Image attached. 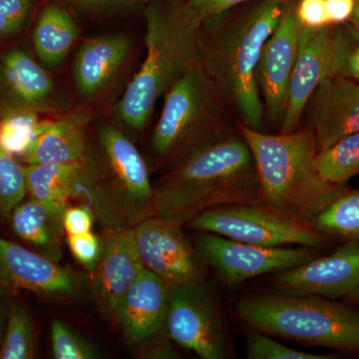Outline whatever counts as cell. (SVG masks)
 I'll use <instances>...</instances> for the list:
<instances>
[{
	"label": "cell",
	"mask_w": 359,
	"mask_h": 359,
	"mask_svg": "<svg viewBox=\"0 0 359 359\" xmlns=\"http://www.w3.org/2000/svg\"><path fill=\"white\" fill-rule=\"evenodd\" d=\"M188 224L197 231L263 247L299 245L323 250L330 245L306 222L263 204L219 205L203 212Z\"/></svg>",
	"instance_id": "obj_9"
},
{
	"label": "cell",
	"mask_w": 359,
	"mask_h": 359,
	"mask_svg": "<svg viewBox=\"0 0 359 359\" xmlns=\"http://www.w3.org/2000/svg\"><path fill=\"white\" fill-rule=\"evenodd\" d=\"M131 50L132 41L126 35H101L84 40L73 68L78 93L90 99L106 91L121 72Z\"/></svg>",
	"instance_id": "obj_20"
},
{
	"label": "cell",
	"mask_w": 359,
	"mask_h": 359,
	"mask_svg": "<svg viewBox=\"0 0 359 359\" xmlns=\"http://www.w3.org/2000/svg\"><path fill=\"white\" fill-rule=\"evenodd\" d=\"M195 247L207 266L230 287L294 269L323 254V250L302 245L292 249L247 244L207 231L196 237Z\"/></svg>",
	"instance_id": "obj_10"
},
{
	"label": "cell",
	"mask_w": 359,
	"mask_h": 359,
	"mask_svg": "<svg viewBox=\"0 0 359 359\" xmlns=\"http://www.w3.org/2000/svg\"><path fill=\"white\" fill-rule=\"evenodd\" d=\"M259 0H187L189 4L197 11L203 20L218 16L235 7ZM282 4H292L297 0H271Z\"/></svg>",
	"instance_id": "obj_37"
},
{
	"label": "cell",
	"mask_w": 359,
	"mask_h": 359,
	"mask_svg": "<svg viewBox=\"0 0 359 359\" xmlns=\"http://www.w3.org/2000/svg\"><path fill=\"white\" fill-rule=\"evenodd\" d=\"M285 4L249 2L204 20L201 62L240 124L264 131L266 116L257 83L264 45L275 32Z\"/></svg>",
	"instance_id": "obj_1"
},
{
	"label": "cell",
	"mask_w": 359,
	"mask_h": 359,
	"mask_svg": "<svg viewBox=\"0 0 359 359\" xmlns=\"http://www.w3.org/2000/svg\"><path fill=\"white\" fill-rule=\"evenodd\" d=\"M167 285L145 269L123 297L112 320L129 344H145L166 332Z\"/></svg>",
	"instance_id": "obj_18"
},
{
	"label": "cell",
	"mask_w": 359,
	"mask_h": 359,
	"mask_svg": "<svg viewBox=\"0 0 359 359\" xmlns=\"http://www.w3.org/2000/svg\"><path fill=\"white\" fill-rule=\"evenodd\" d=\"M297 2L283 6L275 32L264 45L257 68V83L266 120L278 130L287 108L290 78L304 28L295 11Z\"/></svg>",
	"instance_id": "obj_12"
},
{
	"label": "cell",
	"mask_w": 359,
	"mask_h": 359,
	"mask_svg": "<svg viewBox=\"0 0 359 359\" xmlns=\"http://www.w3.org/2000/svg\"><path fill=\"white\" fill-rule=\"evenodd\" d=\"M308 224L328 244L359 240V188L340 187Z\"/></svg>",
	"instance_id": "obj_24"
},
{
	"label": "cell",
	"mask_w": 359,
	"mask_h": 359,
	"mask_svg": "<svg viewBox=\"0 0 359 359\" xmlns=\"http://www.w3.org/2000/svg\"><path fill=\"white\" fill-rule=\"evenodd\" d=\"M153 186L154 216L182 226L212 208L261 204L256 162L240 130L189 155Z\"/></svg>",
	"instance_id": "obj_2"
},
{
	"label": "cell",
	"mask_w": 359,
	"mask_h": 359,
	"mask_svg": "<svg viewBox=\"0 0 359 359\" xmlns=\"http://www.w3.org/2000/svg\"><path fill=\"white\" fill-rule=\"evenodd\" d=\"M67 244L73 257L88 271L89 275L93 273L100 254V238L88 231L80 235L67 236Z\"/></svg>",
	"instance_id": "obj_34"
},
{
	"label": "cell",
	"mask_w": 359,
	"mask_h": 359,
	"mask_svg": "<svg viewBox=\"0 0 359 359\" xmlns=\"http://www.w3.org/2000/svg\"><path fill=\"white\" fill-rule=\"evenodd\" d=\"M316 138L325 150L347 135L359 131V82L339 76L323 79L304 110Z\"/></svg>",
	"instance_id": "obj_17"
},
{
	"label": "cell",
	"mask_w": 359,
	"mask_h": 359,
	"mask_svg": "<svg viewBox=\"0 0 359 359\" xmlns=\"http://www.w3.org/2000/svg\"><path fill=\"white\" fill-rule=\"evenodd\" d=\"M133 228H105L100 238V254L88 285L97 308L113 318L127 290L145 269Z\"/></svg>",
	"instance_id": "obj_14"
},
{
	"label": "cell",
	"mask_w": 359,
	"mask_h": 359,
	"mask_svg": "<svg viewBox=\"0 0 359 359\" xmlns=\"http://www.w3.org/2000/svg\"><path fill=\"white\" fill-rule=\"evenodd\" d=\"M146 55L117 105L129 128H145L156 103L202 56L204 20L185 0H150L145 6Z\"/></svg>",
	"instance_id": "obj_3"
},
{
	"label": "cell",
	"mask_w": 359,
	"mask_h": 359,
	"mask_svg": "<svg viewBox=\"0 0 359 359\" xmlns=\"http://www.w3.org/2000/svg\"><path fill=\"white\" fill-rule=\"evenodd\" d=\"M56 89L50 75L26 52L14 49L0 57V106L13 110L56 108Z\"/></svg>",
	"instance_id": "obj_19"
},
{
	"label": "cell",
	"mask_w": 359,
	"mask_h": 359,
	"mask_svg": "<svg viewBox=\"0 0 359 359\" xmlns=\"http://www.w3.org/2000/svg\"><path fill=\"white\" fill-rule=\"evenodd\" d=\"M235 311L252 332L359 356V308L346 299L273 290L241 299Z\"/></svg>",
	"instance_id": "obj_6"
},
{
	"label": "cell",
	"mask_w": 359,
	"mask_h": 359,
	"mask_svg": "<svg viewBox=\"0 0 359 359\" xmlns=\"http://www.w3.org/2000/svg\"><path fill=\"white\" fill-rule=\"evenodd\" d=\"M39 112L33 110H13L2 113L0 118V148L15 156H22L33 141L51 121L42 120Z\"/></svg>",
	"instance_id": "obj_27"
},
{
	"label": "cell",
	"mask_w": 359,
	"mask_h": 359,
	"mask_svg": "<svg viewBox=\"0 0 359 359\" xmlns=\"http://www.w3.org/2000/svg\"><path fill=\"white\" fill-rule=\"evenodd\" d=\"M152 147L170 168L231 131V110L203 67L191 66L165 94Z\"/></svg>",
	"instance_id": "obj_7"
},
{
	"label": "cell",
	"mask_w": 359,
	"mask_h": 359,
	"mask_svg": "<svg viewBox=\"0 0 359 359\" xmlns=\"http://www.w3.org/2000/svg\"><path fill=\"white\" fill-rule=\"evenodd\" d=\"M335 25L304 28L287 91V108L278 133L301 127L304 110L323 79L330 77Z\"/></svg>",
	"instance_id": "obj_16"
},
{
	"label": "cell",
	"mask_w": 359,
	"mask_h": 359,
	"mask_svg": "<svg viewBox=\"0 0 359 359\" xmlns=\"http://www.w3.org/2000/svg\"><path fill=\"white\" fill-rule=\"evenodd\" d=\"M95 215L87 205L66 207L63 214V226L67 236L80 235L91 231Z\"/></svg>",
	"instance_id": "obj_36"
},
{
	"label": "cell",
	"mask_w": 359,
	"mask_h": 359,
	"mask_svg": "<svg viewBox=\"0 0 359 359\" xmlns=\"http://www.w3.org/2000/svg\"><path fill=\"white\" fill-rule=\"evenodd\" d=\"M351 23L354 28L359 30V0H355V4H354L353 13L351 14V20L347 21Z\"/></svg>",
	"instance_id": "obj_41"
},
{
	"label": "cell",
	"mask_w": 359,
	"mask_h": 359,
	"mask_svg": "<svg viewBox=\"0 0 359 359\" xmlns=\"http://www.w3.org/2000/svg\"><path fill=\"white\" fill-rule=\"evenodd\" d=\"M52 353L56 359H94L95 347L61 320L51 325Z\"/></svg>",
	"instance_id": "obj_31"
},
{
	"label": "cell",
	"mask_w": 359,
	"mask_h": 359,
	"mask_svg": "<svg viewBox=\"0 0 359 359\" xmlns=\"http://www.w3.org/2000/svg\"><path fill=\"white\" fill-rule=\"evenodd\" d=\"M83 161L72 164L25 165L26 189L32 199L68 207L75 197Z\"/></svg>",
	"instance_id": "obj_25"
},
{
	"label": "cell",
	"mask_w": 359,
	"mask_h": 359,
	"mask_svg": "<svg viewBox=\"0 0 359 359\" xmlns=\"http://www.w3.org/2000/svg\"><path fill=\"white\" fill-rule=\"evenodd\" d=\"M34 356L35 339L32 316L25 306L13 302L0 346V359H32Z\"/></svg>",
	"instance_id": "obj_28"
},
{
	"label": "cell",
	"mask_w": 359,
	"mask_h": 359,
	"mask_svg": "<svg viewBox=\"0 0 359 359\" xmlns=\"http://www.w3.org/2000/svg\"><path fill=\"white\" fill-rule=\"evenodd\" d=\"M13 302L9 297V290L0 285V346L6 332L7 318H8L9 309Z\"/></svg>",
	"instance_id": "obj_40"
},
{
	"label": "cell",
	"mask_w": 359,
	"mask_h": 359,
	"mask_svg": "<svg viewBox=\"0 0 359 359\" xmlns=\"http://www.w3.org/2000/svg\"><path fill=\"white\" fill-rule=\"evenodd\" d=\"M34 0H0V39L20 32L29 18Z\"/></svg>",
	"instance_id": "obj_33"
},
{
	"label": "cell",
	"mask_w": 359,
	"mask_h": 359,
	"mask_svg": "<svg viewBox=\"0 0 359 359\" xmlns=\"http://www.w3.org/2000/svg\"><path fill=\"white\" fill-rule=\"evenodd\" d=\"M269 283L283 294L344 299L359 287V240L341 243L330 254L276 273Z\"/></svg>",
	"instance_id": "obj_13"
},
{
	"label": "cell",
	"mask_w": 359,
	"mask_h": 359,
	"mask_svg": "<svg viewBox=\"0 0 359 359\" xmlns=\"http://www.w3.org/2000/svg\"><path fill=\"white\" fill-rule=\"evenodd\" d=\"M78 32L76 21L65 8L57 4L45 7L33 30V45L41 62L53 68L65 62Z\"/></svg>",
	"instance_id": "obj_23"
},
{
	"label": "cell",
	"mask_w": 359,
	"mask_h": 359,
	"mask_svg": "<svg viewBox=\"0 0 359 359\" xmlns=\"http://www.w3.org/2000/svg\"><path fill=\"white\" fill-rule=\"evenodd\" d=\"M65 205L30 199L14 208L11 226L16 235L36 248L39 254L59 263L62 259Z\"/></svg>",
	"instance_id": "obj_22"
},
{
	"label": "cell",
	"mask_w": 359,
	"mask_h": 359,
	"mask_svg": "<svg viewBox=\"0 0 359 359\" xmlns=\"http://www.w3.org/2000/svg\"><path fill=\"white\" fill-rule=\"evenodd\" d=\"M330 76L359 82V30L349 22L335 25Z\"/></svg>",
	"instance_id": "obj_29"
},
{
	"label": "cell",
	"mask_w": 359,
	"mask_h": 359,
	"mask_svg": "<svg viewBox=\"0 0 359 359\" xmlns=\"http://www.w3.org/2000/svg\"><path fill=\"white\" fill-rule=\"evenodd\" d=\"M344 299H346V302H351V304H355L356 306L359 308V287L358 289L351 292V294L346 295Z\"/></svg>",
	"instance_id": "obj_42"
},
{
	"label": "cell",
	"mask_w": 359,
	"mask_h": 359,
	"mask_svg": "<svg viewBox=\"0 0 359 359\" xmlns=\"http://www.w3.org/2000/svg\"><path fill=\"white\" fill-rule=\"evenodd\" d=\"M248 359H334L337 356L321 355L297 351L271 339V335L254 332L245 342Z\"/></svg>",
	"instance_id": "obj_32"
},
{
	"label": "cell",
	"mask_w": 359,
	"mask_h": 359,
	"mask_svg": "<svg viewBox=\"0 0 359 359\" xmlns=\"http://www.w3.org/2000/svg\"><path fill=\"white\" fill-rule=\"evenodd\" d=\"M332 25H342L351 20L355 0H325Z\"/></svg>",
	"instance_id": "obj_39"
},
{
	"label": "cell",
	"mask_w": 359,
	"mask_h": 359,
	"mask_svg": "<svg viewBox=\"0 0 359 359\" xmlns=\"http://www.w3.org/2000/svg\"><path fill=\"white\" fill-rule=\"evenodd\" d=\"M90 113L76 108L55 121L32 142L21 156L25 165L72 164L83 161L89 152L87 126Z\"/></svg>",
	"instance_id": "obj_21"
},
{
	"label": "cell",
	"mask_w": 359,
	"mask_h": 359,
	"mask_svg": "<svg viewBox=\"0 0 359 359\" xmlns=\"http://www.w3.org/2000/svg\"><path fill=\"white\" fill-rule=\"evenodd\" d=\"M144 266L166 285L205 282L208 266L182 226L153 216L133 228Z\"/></svg>",
	"instance_id": "obj_11"
},
{
	"label": "cell",
	"mask_w": 359,
	"mask_h": 359,
	"mask_svg": "<svg viewBox=\"0 0 359 359\" xmlns=\"http://www.w3.org/2000/svg\"><path fill=\"white\" fill-rule=\"evenodd\" d=\"M68 1L88 11H104L147 4L150 0H68Z\"/></svg>",
	"instance_id": "obj_38"
},
{
	"label": "cell",
	"mask_w": 359,
	"mask_h": 359,
	"mask_svg": "<svg viewBox=\"0 0 359 359\" xmlns=\"http://www.w3.org/2000/svg\"><path fill=\"white\" fill-rule=\"evenodd\" d=\"M168 334L202 359L233 358V344L216 294L208 283L167 285Z\"/></svg>",
	"instance_id": "obj_8"
},
{
	"label": "cell",
	"mask_w": 359,
	"mask_h": 359,
	"mask_svg": "<svg viewBox=\"0 0 359 359\" xmlns=\"http://www.w3.org/2000/svg\"><path fill=\"white\" fill-rule=\"evenodd\" d=\"M26 194L25 165L0 148V217L11 216Z\"/></svg>",
	"instance_id": "obj_30"
},
{
	"label": "cell",
	"mask_w": 359,
	"mask_h": 359,
	"mask_svg": "<svg viewBox=\"0 0 359 359\" xmlns=\"http://www.w3.org/2000/svg\"><path fill=\"white\" fill-rule=\"evenodd\" d=\"M238 130L256 162L261 204L308 223L344 186L320 176L316 135L309 127L285 134H268L243 124Z\"/></svg>",
	"instance_id": "obj_4"
},
{
	"label": "cell",
	"mask_w": 359,
	"mask_h": 359,
	"mask_svg": "<svg viewBox=\"0 0 359 359\" xmlns=\"http://www.w3.org/2000/svg\"><path fill=\"white\" fill-rule=\"evenodd\" d=\"M88 278L43 255L0 236V285L8 290L67 297L81 292Z\"/></svg>",
	"instance_id": "obj_15"
},
{
	"label": "cell",
	"mask_w": 359,
	"mask_h": 359,
	"mask_svg": "<svg viewBox=\"0 0 359 359\" xmlns=\"http://www.w3.org/2000/svg\"><path fill=\"white\" fill-rule=\"evenodd\" d=\"M316 166L320 176L334 185H346L359 175V131L340 139L318 153Z\"/></svg>",
	"instance_id": "obj_26"
},
{
	"label": "cell",
	"mask_w": 359,
	"mask_h": 359,
	"mask_svg": "<svg viewBox=\"0 0 359 359\" xmlns=\"http://www.w3.org/2000/svg\"><path fill=\"white\" fill-rule=\"evenodd\" d=\"M185 1H187V0H185Z\"/></svg>",
	"instance_id": "obj_43"
},
{
	"label": "cell",
	"mask_w": 359,
	"mask_h": 359,
	"mask_svg": "<svg viewBox=\"0 0 359 359\" xmlns=\"http://www.w3.org/2000/svg\"><path fill=\"white\" fill-rule=\"evenodd\" d=\"M295 11L304 28L332 25L328 18L325 0H297Z\"/></svg>",
	"instance_id": "obj_35"
},
{
	"label": "cell",
	"mask_w": 359,
	"mask_h": 359,
	"mask_svg": "<svg viewBox=\"0 0 359 359\" xmlns=\"http://www.w3.org/2000/svg\"><path fill=\"white\" fill-rule=\"evenodd\" d=\"M99 151L83 160L74 198L91 208L105 228H134L154 216V186L138 148L121 130L105 125Z\"/></svg>",
	"instance_id": "obj_5"
}]
</instances>
